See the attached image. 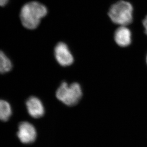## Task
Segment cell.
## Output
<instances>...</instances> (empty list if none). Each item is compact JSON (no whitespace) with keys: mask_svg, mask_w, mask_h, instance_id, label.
Returning <instances> with one entry per match:
<instances>
[{"mask_svg":"<svg viewBox=\"0 0 147 147\" xmlns=\"http://www.w3.org/2000/svg\"><path fill=\"white\" fill-rule=\"evenodd\" d=\"M48 9L42 3L31 1L24 4L20 11V19L26 28L34 30L37 28L41 20L48 14Z\"/></svg>","mask_w":147,"mask_h":147,"instance_id":"cell-1","label":"cell"},{"mask_svg":"<svg viewBox=\"0 0 147 147\" xmlns=\"http://www.w3.org/2000/svg\"><path fill=\"white\" fill-rule=\"evenodd\" d=\"M134 8L127 0H119L113 3L108 10V17L112 23L119 26H127L133 20Z\"/></svg>","mask_w":147,"mask_h":147,"instance_id":"cell-2","label":"cell"},{"mask_svg":"<svg viewBox=\"0 0 147 147\" xmlns=\"http://www.w3.org/2000/svg\"><path fill=\"white\" fill-rule=\"evenodd\" d=\"M82 89L78 83L69 84L63 82L56 91L57 98L65 105L73 106L80 100L82 96Z\"/></svg>","mask_w":147,"mask_h":147,"instance_id":"cell-3","label":"cell"},{"mask_svg":"<svg viewBox=\"0 0 147 147\" xmlns=\"http://www.w3.org/2000/svg\"><path fill=\"white\" fill-rule=\"evenodd\" d=\"M54 54L55 59L61 66L68 67L73 63V55L65 42H59L57 44L54 50Z\"/></svg>","mask_w":147,"mask_h":147,"instance_id":"cell-4","label":"cell"},{"mask_svg":"<svg viewBox=\"0 0 147 147\" xmlns=\"http://www.w3.org/2000/svg\"><path fill=\"white\" fill-rule=\"evenodd\" d=\"M17 136L22 143H31L36 140V131L34 126L28 122H23L18 127Z\"/></svg>","mask_w":147,"mask_h":147,"instance_id":"cell-5","label":"cell"},{"mask_svg":"<svg viewBox=\"0 0 147 147\" xmlns=\"http://www.w3.org/2000/svg\"><path fill=\"white\" fill-rule=\"evenodd\" d=\"M114 39L119 47H128L131 43V31L127 26H119L115 31Z\"/></svg>","mask_w":147,"mask_h":147,"instance_id":"cell-6","label":"cell"},{"mask_svg":"<svg viewBox=\"0 0 147 147\" xmlns=\"http://www.w3.org/2000/svg\"><path fill=\"white\" fill-rule=\"evenodd\" d=\"M26 106L29 114L32 117L38 119L44 116L45 108L42 102L36 96H31L26 102Z\"/></svg>","mask_w":147,"mask_h":147,"instance_id":"cell-7","label":"cell"},{"mask_svg":"<svg viewBox=\"0 0 147 147\" xmlns=\"http://www.w3.org/2000/svg\"><path fill=\"white\" fill-rule=\"evenodd\" d=\"M12 114L10 104L6 101L0 99V120L6 121L8 120Z\"/></svg>","mask_w":147,"mask_h":147,"instance_id":"cell-8","label":"cell"},{"mask_svg":"<svg viewBox=\"0 0 147 147\" xmlns=\"http://www.w3.org/2000/svg\"><path fill=\"white\" fill-rule=\"evenodd\" d=\"M13 67L11 60L2 51H0V73L5 74L11 70Z\"/></svg>","mask_w":147,"mask_h":147,"instance_id":"cell-9","label":"cell"},{"mask_svg":"<svg viewBox=\"0 0 147 147\" xmlns=\"http://www.w3.org/2000/svg\"><path fill=\"white\" fill-rule=\"evenodd\" d=\"M142 24H143V27L144 28L145 32L146 35L147 36V15L145 16L144 19H143V21H142Z\"/></svg>","mask_w":147,"mask_h":147,"instance_id":"cell-10","label":"cell"},{"mask_svg":"<svg viewBox=\"0 0 147 147\" xmlns=\"http://www.w3.org/2000/svg\"><path fill=\"white\" fill-rule=\"evenodd\" d=\"M9 0H0V6H4L8 3Z\"/></svg>","mask_w":147,"mask_h":147,"instance_id":"cell-11","label":"cell"},{"mask_svg":"<svg viewBox=\"0 0 147 147\" xmlns=\"http://www.w3.org/2000/svg\"><path fill=\"white\" fill-rule=\"evenodd\" d=\"M146 61H147V58H146Z\"/></svg>","mask_w":147,"mask_h":147,"instance_id":"cell-12","label":"cell"}]
</instances>
